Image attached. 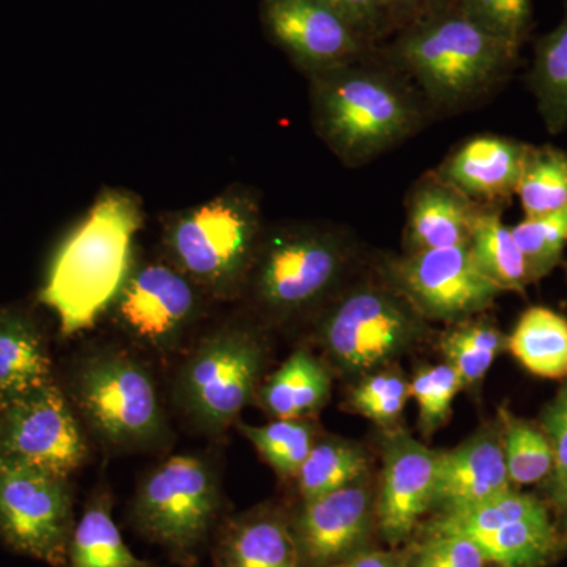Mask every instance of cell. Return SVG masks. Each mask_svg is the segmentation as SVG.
I'll return each instance as SVG.
<instances>
[{
	"label": "cell",
	"mask_w": 567,
	"mask_h": 567,
	"mask_svg": "<svg viewBox=\"0 0 567 567\" xmlns=\"http://www.w3.org/2000/svg\"><path fill=\"white\" fill-rule=\"evenodd\" d=\"M142 226L140 197L107 188L63 237L40 289V301L58 317L63 336L91 330L107 316L136 262Z\"/></svg>",
	"instance_id": "cell-1"
},
{
	"label": "cell",
	"mask_w": 567,
	"mask_h": 567,
	"mask_svg": "<svg viewBox=\"0 0 567 567\" xmlns=\"http://www.w3.org/2000/svg\"><path fill=\"white\" fill-rule=\"evenodd\" d=\"M375 50L309 78L316 132L347 166L393 151L420 130L427 111L415 85Z\"/></svg>",
	"instance_id": "cell-2"
},
{
	"label": "cell",
	"mask_w": 567,
	"mask_h": 567,
	"mask_svg": "<svg viewBox=\"0 0 567 567\" xmlns=\"http://www.w3.org/2000/svg\"><path fill=\"white\" fill-rule=\"evenodd\" d=\"M383 55L415 85L427 107L454 112L486 96L516 65L518 51L453 0L406 22Z\"/></svg>",
	"instance_id": "cell-3"
},
{
	"label": "cell",
	"mask_w": 567,
	"mask_h": 567,
	"mask_svg": "<svg viewBox=\"0 0 567 567\" xmlns=\"http://www.w3.org/2000/svg\"><path fill=\"white\" fill-rule=\"evenodd\" d=\"M353 241L339 227L290 223L265 229L244 297L264 322L319 315L342 289Z\"/></svg>",
	"instance_id": "cell-4"
},
{
	"label": "cell",
	"mask_w": 567,
	"mask_h": 567,
	"mask_svg": "<svg viewBox=\"0 0 567 567\" xmlns=\"http://www.w3.org/2000/svg\"><path fill=\"white\" fill-rule=\"evenodd\" d=\"M265 234L256 194L230 186L218 196L175 212L164 221L163 257L210 300L244 297Z\"/></svg>",
	"instance_id": "cell-5"
},
{
	"label": "cell",
	"mask_w": 567,
	"mask_h": 567,
	"mask_svg": "<svg viewBox=\"0 0 567 567\" xmlns=\"http://www.w3.org/2000/svg\"><path fill=\"white\" fill-rule=\"evenodd\" d=\"M66 395L82 423L110 450H162L173 439L155 375L125 347L102 346L82 354Z\"/></svg>",
	"instance_id": "cell-6"
},
{
	"label": "cell",
	"mask_w": 567,
	"mask_h": 567,
	"mask_svg": "<svg viewBox=\"0 0 567 567\" xmlns=\"http://www.w3.org/2000/svg\"><path fill=\"white\" fill-rule=\"evenodd\" d=\"M268 352L267 339L254 324L230 322L207 331L174 374L175 409L199 434L223 435L256 402Z\"/></svg>",
	"instance_id": "cell-7"
},
{
	"label": "cell",
	"mask_w": 567,
	"mask_h": 567,
	"mask_svg": "<svg viewBox=\"0 0 567 567\" xmlns=\"http://www.w3.org/2000/svg\"><path fill=\"white\" fill-rule=\"evenodd\" d=\"M425 330L427 320L382 275L339 290L317 315L316 341L331 369L365 375L413 349Z\"/></svg>",
	"instance_id": "cell-8"
},
{
	"label": "cell",
	"mask_w": 567,
	"mask_h": 567,
	"mask_svg": "<svg viewBox=\"0 0 567 567\" xmlns=\"http://www.w3.org/2000/svg\"><path fill=\"white\" fill-rule=\"evenodd\" d=\"M221 509V481L210 458L181 454L142 480L130 517L142 537L189 567L212 539Z\"/></svg>",
	"instance_id": "cell-9"
},
{
	"label": "cell",
	"mask_w": 567,
	"mask_h": 567,
	"mask_svg": "<svg viewBox=\"0 0 567 567\" xmlns=\"http://www.w3.org/2000/svg\"><path fill=\"white\" fill-rule=\"evenodd\" d=\"M208 300L197 284L163 256L136 259L107 316L137 349L171 357L203 320Z\"/></svg>",
	"instance_id": "cell-10"
},
{
	"label": "cell",
	"mask_w": 567,
	"mask_h": 567,
	"mask_svg": "<svg viewBox=\"0 0 567 567\" xmlns=\"http://www.w3.org/2000/svg\"><path fill=\"white\" fill-rule=\"evenodd\" d=\"M74 524L69 477L0 454V537L13 550L65 567Z\"/></svg>",
	"instance_id": "cell-11"
},
{
	"label": "cell",
	"mask_w": 567,
	"mask_h": 567,
	"mask_svg": "<svg viewBox=\"0 0 567 567\" xmlns=\"http://www.w3.org/2000/svg\"><path fill=\"white\" fill-rule=\"evenodd\" d=\"M383 276L417 315L450 324L483 315L502 290L477 268L468 245L390 257Z\"/></svg>",
	"instance_id": "cell-12"
},
{
	"label": "cell",
	"mask_w": 567,
	"mask_h": 567,
	"mask_svg": "<svg viewBox=\"0 0 567 567\" xmlns=\"http://www.w3.org/2000/svg\"><path fill=\"white\" fill-rule=\"evenodd\" d=\"M0 454L63 477L81 468L89 456L87 439L58 383L0 409Z\"/></svg>",
	"instance_id": "cell-13"
},
{
	"label": "cell",
	"mask_w": 567,
	"mask_h": 567,
	"mask_svg": "<svg viewBox=\"0 0 567 567\" xmlns=\"http://www.w3.org/2000/svg\"><path fill=\"white\" fill-rule=\"evenodd\" d=\"M260 17L267 35L309 78L375 48L324 0H262Z\"/></svg>",
	"instance_id": "cell-14"
},
{
	"label": "cell",
	"mask_w": 567,
	"mask_h": 567,
	"mask_svg": "<svg viewBox=\"0 0 567 567\" xmlns=\"http://www.w3.org/2000/svg\"><path fill=\"white\" fill-rule=\"evenodd\" d=\"M374 513L363 480L303 502L292 524L301 567H331L361 551Z\"/></svg>",
	"instance_id": "cell-15"
},
{
	"label": "cell",
	"mask_w": 567,
	"mask_h": 567,
	"mask_svg": "<svg viewBox=\"0 0 567 567\" xmlns=\"http://www.w3.org/2000/svg\"><path fill=\"white\" fill-rule=\"evenodd\" d=\"M382 487L375 514L388 543L412 535L417 520L434 507L439 451L416 442L402 431L383 439Z\"/></svg>",
	"instance_id": "cell-16"
},
{
	"label": "cell",
	"mask_w": 567,
	"mask_h": 567,
	"mask_svg": "<svg viewBox=\"0 0 567 567\" xmlns=\"http://www.w3.org/2000/svg\"><path fill=\"white\" fill-rule=\"evenodd\" d=\"M511 488L499 423L480 429L454 450L439 451L434 507L440 513L480 505Z\"/></svg>",
	"instance_id": "cell-17"
},
{
	"label": "cell",
	"mask_w": 567,
	"mask_h": 567,
	"mask_svg": "<svg viewBox=\"0 0 567 567\" xmlns=\"http://www.w3.org/2000/svg\"><path fill=\"white\" fill-rule=\"evenodd\" d=\"M529 145L496 134L470 137L434 171L466 199L481 207H502L516 196Z\"/></svg>",
	"instance_id": "cell-18"
},
{
	"label": "cell",
	"mask_w": 567,
	"mask_h": 567,
	"mask_svg": "<svg viewBox=\"0 0 567 567\" xmlns=\"http://www.w3.org/2000/svg\"><path fill=\"white\" fill-rule=\"evenodd\" d=\"M484 207L466 199L432 171L406 197L404 254L468 245Z\"/></svg>",
	"instance_id": "cell-19"
},
{
	"label": "cell",
	"mask_w": 567,
	"mask_h": 567,
	"mask_svg": "<svg viewBox=\"0 0 567 567\" xmlns=\"http://www.w3.org/2000/svg\"><path fill=\"white\" fill-rule=\"evenodd\" d=\"M215 567H301L293 527L281 511L259 506L224 522L213 546Z\"/></svg>",
	"instance_id": "cell-20"
},
{
	"label": "cell",
	"mask_w": 567,
	"mask_h": 567,
	"mask_svg": "<svg viewBox=\"0 0 567 567\" xmlns=\"http://www.w3.org/2000/svg\"><path fill=\"white\" fill-rule=\"evenodd\" d=\"M331 385L330 365L301 347L264 380L256 402L274 420H309L327 404Z\"/></svg>",
	"instance_id": "cell-21"
},
{
	"label": "cell",
	"mask_w": 567,
	"mask_h": 567,
	"mask_svg": "<svg viewBox=\"0 0 567 567\" xmlns=\"http://www.w3.org/2000/svg\"><path fill=\"white\" fill-rule=\"evenodd\" d=\"M52 382L50 350L32 317L0 309V409Z\"/></svg>",
	"instance_id": "cell-22"
},
{
	"label": "cell",
	"mask_w": 567,
	"mask_h": 567,
	"mask_svg": "<svg viewBox=\"0 0 567 567\" xmlns=\"http://www.w3.org/2000/svg\"><path fill=\"white\" fill-rule=\"evenodd\" d=\"M65 567H155L137 558L123 540L112 517L107 488L91 496L80 520L74 524Z\"/></svg>",
	"instance_id": "cell-23"
},
{
	"label": "cell",
	"mask_w": 567,
	"mask_h": 567,
	"mask_svg": "<svg viewBox=\"0 0 567 567\" xmlns=\"http://www.w3.org/2000/svg\"><path fill=\"white\" fill-rule=\"evenodd\" d=\"M465 537L483 550L487 563L509 567L547 565L558 557L567 544L551 514L511 522L502 527Z\"/></svg>",
	"instance_id": "cell-24"
},
{
	"label": "cell",
	"mask_w": 567,
	"mask_h": 567,
	"mask_svg": "<svg viewBox=\"0 0 567 567\" xmlns=\"http://www.w3.org/2000/svg\"><path fill=\"white\" fill-rule=\"evenodd\" d=\"M507 350L532 374L566 379L567 320L551 309L533 306L507 336Z\"/></svg>",
	"instance_id": "cell-25"
},
{
	"label": "cell",
	"mask_w": 567,
	"mask_h": 567,
	"mask_svg": "<svg viewBox=\"0 0 567 567\" xmlns=\"http://www.w3.org/2000/svg\"><path fill=\"white\" fill-rule=\"evenodd\" d=\"M468 246L477 268L502 292H524L532 284L511 227L503 221L502 207H484L480 212Z\"/></svg>",
	"instance_id": "cell-26"
},
{
	"label": "cell",
	"mask_w": 567,
	"mask_h": 567,
	"mask_svg": "<svg viewBox=\"0 0 567 567\" xmlns=\"http://www.w3.org/2000/svg\"><path fill=\"white\" fill-rule=\"evenodd\" d=\"M529 87L535 95L544 125L551 134L567 130V9L557 28L537 40L529 71Z\"/></svg>",
	"instance_id": "cell-27"
},
{
	"label": "cell",
	"mask_w": 567,
	"mask_h": 567,
	"mask_svg": "<svg viewBox=\"0 0 567 567\" xmlns=\"http://www.w3.org/2000/svg\"><path fill=\"white\" fill-rule=\"evenodd\" d=\"M368 470V456L360 446L328 436L316 440L295 480L301 499L308 502L364 480Z\"/></svg>",
	"instance_id": "cell-28"
},
{
	"label": "cell",
	"mask_w": 567,
	"mask_h": 567,
	"mask_svg": "<svg viewBox=\"0 0 567 567\" xmlns=\"http://www.w3.org/2000/svg\"><path fill=\"white\" fill-rule=\"evenodd\" d=\"M440 350L462 385L472 386L486 377L496 358L507 350V336L488 320L473 317L454 323L440 339Z\"/></svg>",
	"instance_id": "cell-29"
},
{
	"label": "cell",
	"mask_w": 567,
	"mask_h": 567,
	"mask_svg": "<svg viewBox=\"0 0 567 567\" xmlns=\"http://www.w3.org/2000/svg\"><path fill=\"white\" fill-rule=\"evenodd\" d=\"M516 196L525 216L567 210V151L554 145H529Z\"/></svg>",
	"instance_id": "cell-30"
},
{
	"label": "cell",
	"mask_w": 567,
	"mask_h": 567,
	"mask_svg": "<svg viewBox=\"0 0 567 567\" xmlns=\"http://www.w3.org/2000/svg\"><path fill=\"white\" fill-rule=\"evenodd\" d=\"M503 451L507 476L513 486H529L547 480L555 472V456L543 429L502 409Z\"/></svg>",
	"instance_id": "cell-31"
},
{
	"label": "cell",
	"mask_w": 567,
	"mask_h": 567,
	"mask_svg": "<svg viewBox=\"0 0 567 567\" xmlns=\"http://www.w3.org/2000/svg\"><path fill=\"white\" fill-rule=\"evenodd\" d=\"M235 425L275 470L276 475L290 480H295L317 440L315 424L309 420H274L264 425Z\"/></svg>",
	"instance_id": "cell-32"
},
{
	"label": "cell",
	"mask_w": 567,
	"mask_h": 567,
	"mask_svg": "<svg viewBox=\"0 0 567 567\" xmlns=\"http://www.w3.org/2000/svg\"><path fill=\"white\" fill-rule=\"evenodd\" d=\"M527 264L532 282L550 275L563 259L567 245V210L544 216H525L511 227Z\"/></svg>",
	"instance_id": "cell-33"
},
{
	"label": "cell",
	"mask_w": 567,
	"mask_h": 567,
	"mask_svg": "<svg viewBox=\"0 0 567 567\" xmlns=\"http://www.w3.org/2000/svg\"><path fill=\"white\" fill-rule=\"evenodd\" d=\"M410 395V382L394 369L369 372L352 388L349 405L354 412L382 427H391L404 412Z\"/></svg>",
	"instance_id": "cell-34"
},
{
	"label": "cell",
	"mask_w": 567,
	"mask_h": 567,
	"mask_svg": "<svg viewBox=\"0 0 567 567\" xmlns=\"http://www.w3.org/2000/svg\"><path fill=\"white\" fill-rule=\"evenodd\" d=\"M461 379L447 363L420 369L410 382V395L420 409V431L434 435L450 421L453 402L462 390Z\"/></svg>",
	"instance_id": "cell-35"
},
{
	"label": "cell",
	"mask_w": 567,
	"mask_h": 567,
	"mask_svg": "<svg viewBox=\"0 0 567 567\" xmlns=\"http://www.w3.org/2000/svg\"><path fill=\"white\" fill-rule=\"evenodd\" d=\"M466 14L483 24L487 31L506 41L514 50L532 31L533 0H453Z\"/></svg>",
	"instance_id": "cell-36"
},
{
	"label": "cell",
	"mask_w": 567,
	"mask_h": 567,
	"mask_svg": "<svg viewBox=\"0 0 567 567\" xmlns=\"http://www.w3.org/2000/svg\"><path fill=\"white\" fill-rule=\"evenodd\" d=\"M405 567H486L483 550L468 537L425 533L421 543L410 550Z\"/></svg>",
	"instance_id": "cell-37"
},
{
	"label": "cell",
	"mask_w": 567,
	"mask_h": 567,
	"mask_svg": "<svg viewBox=\"0 0 567 567\" xmlns=\"http://www.w3.org/2000/svg\"><path fill=\"white\" fill-rule=\"evenodd\" d=\"M338 10L346 20L371 44L383 37L391 35L390 17L385 0H324Z\"/></svg>",
	"instance_id": "cell-38"
},
{
	"label": "cell",
	"mask_w": 567,
	"mask_h": 567,
	"mask_svg": "<svg viewBox=\"0 0 567 567\" xmlns=\"http://www.w3.org/2000/svg\"><path fill=\"white\" fill-rule=\"evenodd\" d=\"M540 429L554 450L555 472H565L567 470V380L565 385L559 388L554 401L548 402L543 410Z\"/></svg>",
	"instance_id": "cell-39"
},
{
	"label": "cell",
	"mask_w": 567,
	"mask_h": 567,
	"mask_svg": "<svg viewBox=\"0 0 567 567\" xmlns=\"http://www.w3.org/2000/svg\"><path fill=\"white\" fill-rule=\"evenodd\" d=\"M447 2L450 0H385L391 33L401 29L406 22L416 20Z\"/></svg>",
	"instance_id": "cell-40"
},
{
	"label": "cell",
	"mask_w": 567,
	"mask_h": 567,
	"mask_svg": "<svg viewBox=\"0 0 567 567\" xmlns=\"http://www.w3.org/2000/svg\"><path fill=\"white\" fill-rule=\"evenodd\" d=\"M547 494L557 517L555 524L567 540V470L551 473L548 477Z\"/></svg>",
	"instance_id": "cell-41"
},
{
	"label": "cell",
	"mask_w": 567,
	"mask_h": 567,
	"mask_svg": "<svg viewBox=\"0 0 567 567\" xmlns=\"http://www.w3.org/2000/svg\"><path fill=\"white\" fill-rule=\"evenodd\" d=\"M331 567H405L404 559L391 551H358L352 557Z\"/></svg>",
	"instance_id": "cell-42"
},
{
	"label": "cell",
	"mask_w": 567,
	"mask_h": 567,
	"mask_svg": "<svg viewBox=\"0 0 567 567\" xmlns=\"http://www.w3.org/2000/svg\"><path fill=\"white\" fill-rule=\"evenodd\" d=\"M498 567H509V566H498Z\"/></svg>",
	"instance_id": "cell-43"
}]
</instances>
